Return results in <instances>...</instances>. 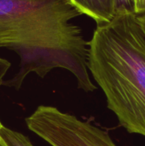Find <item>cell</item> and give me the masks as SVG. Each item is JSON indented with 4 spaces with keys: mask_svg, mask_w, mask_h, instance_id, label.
Returning <instances> with one entry per match:
<instances>
[{
    "mask_svg": "<svg viewBox=\"0 0 145 146\" xmlns=\"http://www.w3.org/2000/svg\"><path fill=\"white\" fill-rule=\"evenodd\" d=\"M80 15L69 0H0V47L20 58L17 74L2 85L18 90L31 73L44 78L61 68L75 76L80 89H97L88 68L89 42L71 22Z\"/></svg>",
    "mask_w": 145,
    "mask_h": 146,
    "instance_id": "6da1fadb",
    "label": "cell"
},
{
    "mask_svg": "<svg viewBox=\"0 0 145 146\" xmlns=\"http://www.w3.org/2000/svg\"><path fill=\"white\" fill-rule=\"evenodd\" d=\"M88 68L119 124L145 137V32L137 15L122 11L97 25Z\"/></svg>",
    "mask_w": 145,
    "mask_h": 146,
    "instance_id": "7a4b0ae2",
    "label": "cell"
},
{
    "mask_svg": "<svg viewBox=\"0 0 145 146\" xmlns=\"http://www.w3.org/2000/svg\"><path fill=\"white\" fill-rule=\"evenodd\" d=\"M26 123L52 146H117L107 132L55 107L39 106Z\"/></svg>",
    "mask_w": 145,
    "mask_h": 146,
    "instance_id": "3957f363",
    "label": "cell"
},
{
    "mask_svg": "<svg viewBox=\"0 0 145 146\" xmlns=\"http://www.w3.org/2000/svg\"><path fill=\"white\" fill-rule=\"evenodd\" d=\"M82 14L88 16L98 24L110 21L115 17L112 0H69Z\"/></svg>",
    "mask_w": 145,
    "mask_h": 146,
    "instance_id": "277c9868",
    "label": "cell"
},
{
    "mask_svg": "<svg viewBox=\"0 0 145 146\" xmlns=\"http://www.w3.org/2000/svg\"><path fill=\"white\" fill-rule=\"evenodd\" d=\"M0 136L7 146H34L28 137L5 126L0 130Z\"/></svg>",
    "mask_w": 145,
    "mask_h": 146,
    "instance_id": "5b68a950",
    "label": "cell"
},
{
    "mask_svg": "<svg viewBox=\"0 0 145 146\" xmlns=\"http://www.w3.org/2000/svg\"><path fill=\"white\" fill-rule=\"evenodd\" d=\"M114 11L115 14L122 11L134 13L133 0H112Z\"/></svg>",
    "mask_w": 145,
    "mask_h": 146,
    "instance_id": "8992f818",
    "label": "cell"
},
{
    "mask_svg": "<svg viewBox=\"0 0 145 146\" xmlns=\"http://www.w3.org/2000/svg\"><path fill=\"white\" fill-rule=\"evenodd\" d=\"M11 64L7 60L0 57V86L2 85L4 82V77L9 69Z\"/></svg>",
    "mask_w": 145,
    "mask_h": 146,
    "instance_id": "52a82bcc",
    "label": "cell"
},
{
    "mask_svg": "<svg viewBox=\"0 0 145 146\" xmlns=\"http://www.w3.org/2000/svg\"><path fill=\"white\" fill-rule=\"evenodd\" d=\"M134 13L136 15H145V0H133Z\"/></svg>",
    "mask_w": 145,
    "mask_h": 146,
    "instance_id": "ba28073f",
    "label": "cell"
},
{
    "mask_svg": "<svg viewBox=\"0 0 145 146\" xmlns=\"http://www.w3.org/2000/svg\"><path fill=\"white\" fill-rule=\"evenodd\" d=\"M138 17H139V21H140L141 24H142V28H143L144 31V32H145V15L138 16Z\"/></svg>",
    "mask_w": 145,
    "mask_h": 146,
    "instance_id": "9c48e42d",
    "label": "cell"
},
{
    "mask_svg": "<svg viewBox=\"0 0 145 146\" xmlns=\"http://www.w3.org/2000/svg\"><path fill=\"white\" fill-rule=\"evenodd\" d=\"M0 146H7L5 143H4V141H2V139L1 138V141H0Z\"/></svg>",
    "mask_w": 145,
    "mask_h": 146,
    "instance_id": "30bf717a",
    "label": "cell"
},
{
    "mask_svg": "<svg viewBox=\"0 0 145 146\" xmlns=\"http://www.w3.org/2000/svg\"><path fill=\"white\" fill-rule=\"evenodd\" d=\"M3 126H4V125H3L2 123H1L0 122V130H1V128H2ZM0 141H1V136H0Z\"/></svg>",
    "mask_w": 145,
    "mask_h": 146,
    "instance_id": "8fae6325",
    "label": "cell"
}]
</instances>
